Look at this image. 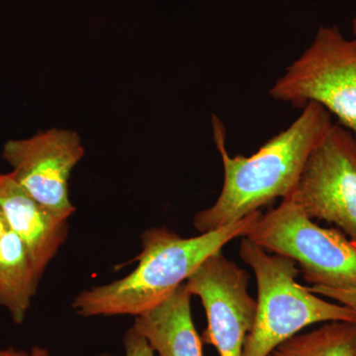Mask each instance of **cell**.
<instances>
[{
	"label": "cell",
	"instance_id": "cell-2",
	"mask_svg": "<svg viewBox=\"0 0 356 356\" xmlns=\"http://www.w3.org/2000/svg\"><path fill=\"white\" fill-rule=\"evenodd\" d=\"M261 211L192 238L166 228L147 229L140 236L138 266L121 280L79 293L72 308L83 317L137 316L165 301L211 255L247 235Z\"/></svg>",
	"mask_w": 356,
	"mask_h": 356
},
{
	"label": "cell",
	"instance_id": "cell-4",
	"mask_svg": "<svg viewBox=\"0 0 356 356\" xmlns=\"http://www.w3.org/2000/svg\"><path fill=\"white\" fill-rule=\"evenodd\" d=\"M243 238L291 259L311 286L356 289L355 243L339 229L318 226L291 199L261 213Z\"/></svg>",
	"mask_w": 356,
	"mask_h": 356
},
{
	"label": "cell",
	"instance_id": "cell-3",
	"mask_svg": "<svg viewBox=\"0 0 356 356\" xmlns=\"http://www.w3.org/2000/svg\"><path fill=\"white\" fill-rule=\"evenodd\" d=\"M238 252L254 270L257 283V312L243 356H269L311 325L356 323L353 309L325 301L300 285L299 268L291 259L270 254L247 238L241 242Z\"/></svg>",
	"mask_w": 356,
	"mask_h": 356
},
{
	"label": "cell",
	"instance_id": "cell-10",
	"mask_svg": "<svg viewBox=\"0 0 356 356\" xmlns=\"http://www.w3.org/2000/svg\"><path fill=\"white\" fill-rule=\"evenodd\" d=\"M185 282L158 306L135 317L133 327L159 356H203L202 339L191 313Z\"/></svg>",
	"mask_w": 356,
	"mask_h": 356
},
{
	"label": "cell",
	"instance_id": "cell-14",
	"mask_svg": "<svg viewBox=\"0 0 356 356\" xmlns=\"http://www.w3.org/2000/svg\"><path fill=\"white\" fill-rule=\"evenodd\" d=\"M309 291L339 302L341 305L348 307L356 312V289H343L324 286L307 287Z\"/></svg>",
	"mask_w": 356,
	"mask_h": 356
},
{
	"label": "cell",
	"instance_id": "cell-5",
	"mask_svg": "<svg viewBox=\"0 0 356 356\" xmlns=\"http://www.w3.org/2000/svg\"><path fill=\"white\" fill-rule=\"evenodd\" d=\"M269 95L300 108L321 105L356 140V37L348 39L336 26H322Z\"/></svg>",
	"mask_w": 356,
	"mask_h": 356
},
{
	"label": "cell",
	"instance_id": "cell-15",
	"mask_svg": "<svg viewBox=\"0 0 356 356\" xmlns=\"http://www.w3.org/2000/svg\"><path fill=\"white\" fill-rule=\"evenodd\" d=\"M0 356H51L47 348L34 346L30 350H15L13 348H0Z\"/></svg>",
	"mask_w": 356,
	"mask_h": 356
},
{
	"label": "cell",
	"instance_id": "cell-18",
	"mask_svg": "<svg viewBox=\"0 0 356 356\" xmlns=\"http://www.w3.org/2000/svg\"><path fill=\"white\" fill-rule=\"evenodd\" d=\"M269 356H276V355H274V353H271V355H269Z\"/></svg>",
	"mask_w": 356,
	"mask_h": 356
},
{
	"label": "cell",
	"instance_id": "cell-13",
	"mask_svg": "<svg viewBox=\"0 0 356 356\" xmlns=\"http://www.w3.org/2000/svg\"><path fill=\"white\" fill-rule=\"evenodd\" d=\"M123 356H154V351L140 332L134 327L129 329L124 336ZM99 356H114L109 353H103Z\"/></svg>",
	"mask_w": 356,
	"mask_h": 356
},
{
	"label": "cell",
	"instance_id": "cell-9",
	"mask_svg": "<svg viewBox=\"0 0 356 356\" xmlns=\"http://www.w3.org/2000/svg\"><path fill=\"white\" fill-rule=\"evenodd\" d=\"M0 208L9 229L24 243L37 277L41 280L67 240V220L51 214L20 186L10 173H0Z\"/></svg>",
	"mask_w": 356,
	"mask_h": 356
},
{
	"label": "cell",
	"instance_id": "cell-6",
	"mask_svg": "<svg viewBox=\"0 0 356 356\" xmlns=\"http://www.w3.org/2000/svg\"><path fill=\"white\" fill-rule=\"evenodd\" d=\"M288 198L310 219L336 225L356 245V140L350 132L332 125Z\"/></svg>",
	"mask_w": 356,
	"mask_h": 356
},
{
	"label": "cell",
	"instance_id": "cell-16",
	"mask_svg": "<svg viewBox=\"0 0 356 356\" xmlns=\"http://www.w3.org/2000/svg\"><path fill=\"white\" fill-rule=\"evenodd\" d=\"M8 229V224H7L3 212H2L1 208H0V240H1L2 236H4V234H6Z\"/></svg>",
	"mask_w": 356,
	"mask_h": 356
},
{
	"label": "cell",
	"instance_id": "cell-11",
	"mask_svg": "<svg viewBox=\"0 0 356 356\" xmlns=\"http://www.w3.org/2000/svg\"><path fill=\"white\" fill-rule=\"evenodd\" d=\"M39 282L24 243L8 229L0 240V305L16 325L24 323Z\"/></svg>",
	"mask_w": 356,
	"mask_h": 356
},
{
	"label": "cell",
	"instance_id": "cell-7",
	"mask_svg": "<svg viewBox=\"0 0 356 356\" xmlns=\"http://www.w3.org/2000/svg\"><path fill=\"white\" fill-rule=\"evenodd\" d=\"M248 284V274L222 250L208 257L185 281L192 296L200 298L207 316L202 343L214 346L220 356H243L257 312Z\"/></svg>",
	"mask_w": 356,
	"mask_h": 356
},
{
	"label": "cell",
	"instance_id": "cell-12",
	"mask_svg": "<svg viewBox=\"0 0 356 356\" xmlns=\"http://www.w3.org/2000/svg\"><path fill=\"white\" fill-rule=\"evenodd\" d=\"M276 356H356V323L327 322L296 334L273 351Z\"/></svg>",
	"mask_w": 356,
	"mask_h": 356
},
{
	"label": "cell",
	"instance_id": "cell-1",
	"mask_svg": "<svg viewBox=\"0 0 356 356\" xmlns=\"http://www.w3.org/2000/svg\"><path fill=\"white\" fill-rule=\"evenodd\" d=\"M332 125V115L308 103L289 127L270 138L250 156L229 154L226 129L213 115V138L224 168V184L216 202L198 212L193 225L199 233L215 231L261 211L296 188L314 149Z\"/></svg>",
	"mask_w": 356,
	"mask_h": 356
},
{
	"label": "cell",
	"instance_id": "cell-8",
	"mask_svg": "<svg viewBox=\"0 0 356 356\" xmlns=\"http://www.w3.org/2000/svg\"><path fill=\"white\" fill-rule=\"evenodd\" d=\"M83 154L79 134L60 129L8 140L2 151V158L13 168L9 173L14 180L63 220H69L76 211L70 199L69 181Z\"/></svg>",
	"mask_w": 356,
	"mask_h": 356
},
{
	"label": "cell",
	"instance_id": "cell-17",
	"mask_svg": "<svg viewBox=\"0 0 356 356\" xmlns=\"http://www.w3.org/2000/svg\"><path fill=\"white\" fill-rule=\"evenodd\" d=\"M353 35H355V37H356V17L353 21Z\"/></svg>",
	"mask_w": 356,
	"mask_h": 356
}]
</instances>
